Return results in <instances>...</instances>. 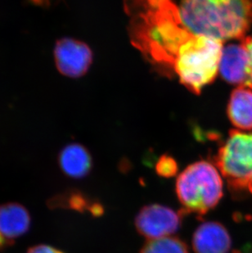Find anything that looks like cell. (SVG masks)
Masks as SVG:
<instances>
[{"instance_id": "obj_1", "label": "cell", "mask_w": 252, "mask_h": 253, "mask_svg": "<svg viewBox=\"0 0 252 253\" xmlns=\"http://www.w3.org/2000/svg\"><path fill=\"white\" fill-rule=\"evenodd\" d=\"M125 8L131 43L156 69L195 94L214 82L223 43L189 31L175 0H126Z\"/></svg>"}, {"instance_id": "obj_2", "label": "cell", "mask_w": 252, "mask_h": 253, "mask_svg": "<svg viewBox=\"0 0 252 253\" xmlns=\"http://www.w3.org/2000/svg\"><path fill=\"white\" fill-rule=\"evenodd\" d=\"M179 12L193 34L222 43L244 38L252 25V0H181Z\"/></svg>"}, {"instance_id": "obj_3", "label": "cell", "mask_w": 252, "mask_h": 253, "mask_svg": "<svg viewBox=\"0 0 252 253\" xmlns=\"http://www.w3.org/2000/svg\"><path fill=\"white\" fill-rule=\"evenodd\" d=\"M175 191L183 212L205 215L223 198L221 174L216 166L199 161L181 172L176 179Z\"/></svg>"}, {"instance_id": "obj_4", "label": "cell", "mask_w": 252, "mask_h": 253, "mask_svg": "<svg viewBox=\"0 0 252 253\" xmlns=\"http://www.w3.org/2000/svg\"><path fill=\"white\" fill-rule=\"evenodd\" d=\"M214 159L216 168L233 193H250L252 188V134L231 130Z\"/></svg>"}, {"instance_id": "obj_5", "label": "cell", "mask_w": 252, "mask_h": 253, "mask_svg": "<svg viewBox=\"0 0 252 253\" xmlns=\"http://www.w3.org/2000/svg\"><path fill=\"white\" fill-rule=\"evenodd\" d=\"M183 214L159 204L145 206L136 216V229L148 240L169 237L179 229Z\"/></svg>"}, {"instance_id": "obj_6", "label": "cell", "mask_w": 252, "mask_h": 253, "mask_svg": "<svg viewBox=\"0 0 252 253\" xmlns=\"http://www.w3.org/2000/svg\"><path fill=\"white\" fill-rule=\"evenodd\" d=\"M55 63L57 69L66 77L77 78L89 69L93 53L86 43L72 39L57 41L54 50Z\"/></svg>"}, {"instance_id": "obj_7", "label": "cell", "mask_w": 252, "mask_h": 253, "mask_svg": "<svg viewBox=\"0 0 252 253\" xmlns=\"http://www.w3.org/2000/svg\"><path fill=\"white\" fill-rule=\"evenodd\" d=\"M219 72L224 81L232 84L247 85L249 77V55L243 43L223 48Z\"/></svg>"}, {"instance_id": "obj_8", "label": "cell", "mask_w": 252, "mask_h": 253, "mask_svg": "<svg viewBox=\"0 0 252 253\" xmlns=\"http://www.w3.org/2000/svg\"><path fill=\"white\" fill-rule=\"evenodd\" d=\"M232 239L228 229L219 222L203 223L193 236V248L196 253H228Z\"/></svg>"}, {"instance_id": "obj_9", "label": "cell", "mask_w": 252, "mask_h": 253, "mask_svg": "<svg viewBox=\"0 0 252 253\" xmlns=\"http://www.w3.org/2000/svg\"><path fill=\"white\" fill-rule=\"evenodd\" d=\"M31 225L28 211L18 203L0 206V234L6 241H12L24 234Z\"/></svg>"}, {"instance_id": "obj_10", "label": "cell", "mask_w": 252, "mask_h": 253, "mask_svg": "<svg viewBox=\"0 0 252 253\" xmlns=\"http://www.w3.org/2000/svg\"><path fill=\"white\" fill-rule=\"evenodd\" d=\"M58 163L62 171L75 179L86 176L93 166L90 153L78 143L66 146L60 153Z\"/></svg>"}, {"instance_id": "obj_11", "label": "cell", "mask_w": 252, "mask_h": 253, "mask_svg": "<svg viewBox=\"0 0 252 253\" xmlns=\"http://www.w3.org/2000/svg\"><path fill=\"white\" fill-rule=\"evenodd\" d=\"M228 117L238 129H252V91L244 86L233 90L228 101Z\"/></svg>"}, {"instance_id": "obj_12", "label": "cell", "mask_w": 252, "mask_h": 253, "mask_svg": "<svg viewBox=\"0 0 252 253\" xmlns=\"http://www.w3.org/2000/svg\"><path fill=\"white\" fill-rule=\"evenodd\" d=\"M140 253H189L188 247L181 239L175 237L148 240Z\"/></svg>"}, {"instance_id": "obj_13", "label": "cell", "mask_w": 252, "mask_h": 253, "mask_svg": "<svg viewBox=\"0 0 252 253\" xmlns=\"http://www.w3.org/2000/svg\"><path fill=\"white\" fill-rule=\"evenodd\" d=\"M178 164L171 156L164 155L160 158L156 166V170L160 176L169 178L178 172Z\"/></svg>"}, {"instance_id": "obj_14", "label": "cell", "mask_w": 252, "mask_h": 253, "mask_svg": "<svg viewBox=\"0 0 252 253\" xmlns=\"http://www.w3.org/2000/svg\"><path fill=\"white\" fill-rule=\"evenodd\" d=\"M249 55V77L247 85L252 89V36H248L242 40V42Z\"/></svg>"}, {"instance_id": "obj_15", "label": "cell", "mask_w": 252, "mask_h": 253, "mask_svg": "<svg viewBox=\"0 0 252 253\" xmlns=\"http://www.w3.org/2000/svg\"><path fill=\"white\" fill-rule=\"evenodd\" d=\"M26 253H63L58 249H54L48 245H38L29 249Z\"/></svg>"}, {"instance_id": "obj_16", "label": "cell", "mask_w": 252, "mask_h": 253, "mask_svg": "<svg viewBox=\"0 0 252 253\" xmlns=\"http://www.w3.org/2000/svg\"><path fill=\"white\" fill-rule=\"evenodd\" d=\"M34 3H36V4L39 5H43V4H48V2L50 1V0H31Z\"/></svg>"}, {"instance_id": "obj_17", "label": "cell", "mask_w": 252, "mask_h": 253, "mask_svg": "<svg viewBox=\"0 0 252 253\" xmlns=\"http://www.w3.org/2000/svg\"><path fill=\"white\" fill-rule=\"evenodd\" d=\"M7 243V241L2 238V235L0 234V249H2V247L4 246L5 244Z\"/></svg>"}]
</instances>
